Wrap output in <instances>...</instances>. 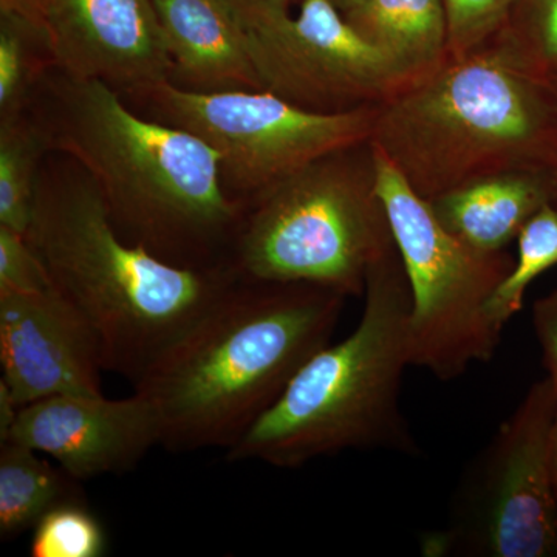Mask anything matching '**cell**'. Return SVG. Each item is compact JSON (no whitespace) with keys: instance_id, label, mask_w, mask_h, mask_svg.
Segmentation results:
<instances>
[{"instance_id":"obj_1","label":"cell","mask_w":557,"mask_h":557,"mask_svg":"<svg viewBox=\"0 0 557 557\" xmlns=\"http://www.w3.org/2000/svg\"><path fill=\"white\" fill-rule=\"evenodd\" d=\"M51 152L83 166L121 237L186 269H228L245 208L207 141L141 115L100 81L53 69L30 109Z\"/></svg>"},{"instance_id":"obj_2","label":"cell","mask_w":557,"mask_h":557,"mask_svg":"<svg viewBox=\"0 0 557 557\" xmlns=\"http://www.w3.org/2000/svg\"><path fill=\"white\" fill-rule=\"evenodd\" d=\"M347 296L236 281L135 384L171 453L231 449L329 346Z\"/></svg>"},{"instance_id":"obj_3","label":"cell","mask_w":557,"mask_h":557,"mask_svg":"<svg viewBox=\"0 0 557 557\" xmlns=\"http://www.w3.org/2000/svg\"><path fill=\"white\" fill-rule=\"evenodd\" d=\"M25 236L89 325L102 368L134 386L237 281L228 269L174 265L123 239L97 183L60 152L44 161Z\"/></svg>"},{"instance_id":"obj_4","label":"cell","mask_w":557,"mask_h":557,"mask_svg":"<svg viewBox=\"0 0 557 557\" xmlns=\"http://www.w3.org/2000/svg\"><path fill=\"white\" fill-rule=\"evenodd\" d=\"M370 143L426 201L500 172L557 168L552 78L493 36L381 102Z\"/></svg>"},{"instance_id":"obj_5","label":"cell","mask_w":557,"mask_h":557,"mask_svg":"<svg viewBox=\"0 0 557 557\" xmlns=\"http://www.w3.org/2000/svg\"><path fill=\"white\" fill-rule=\"evenodd\" d=\"M364 296L357 329L298 370L226 460L295 469L347 449L418 453L399 409L403 373L412 366V293L398 248L373 263Z\"/></svg>"},{"instance_id":"obj_6","label":"cell","mask_w":557,"mask_h":557,"mask_svg":"<svg viewBox=\"0 0 557 557\" xmlns=\"http://www.w3.org/2000/svg\"><path fill=\"white\" fill-rule=\"evenodd\" d=\"M397 248L364 141L311 161L245 212L228 260L237 281L311 284L364 296L373 263Z\"/></svg>"},{"instance_id":"obj_7","label":"cell","mask_w":557,"mask_h":557,"mask_svg":"<svg viewBox=\"0 0 557 557\" xmlns=\"http://www.w3.org/2000/svg\"><path fill=\"white\" fill-rule=\"evenodd\" d=\"M375 153L381 199L412 293V366L442 381L456 380L496 354L504 329L487 306L516 260L505 249L485 251L454 236L428 201Z\"/></svg>"},{"instance_id":"obj_8","label":"cell","mask_w":557,"mask_h":557,"mask_svg":"<svg viewBox=\"0 0 557 557\" xmlns=\"http://www.w3.org/2000/svg\"><path fill=\"white\" fill-rule=\"evenodd\" d=\"M123 98L141 115L207 141L220 156L226 193L245 212L311 161L370 141L380 106L329 115L296 108L267 90L197 94L171 81Z\"/></svg>"},{"instance_id":"obj_9","label":"cell","mask_w":557,"mask_h":557,"mask_svg":"<svg viewBox=\"0 0 557 557\" xmlns=\"http://www.w3.org/2000/svg\"><path fill=\"white\" fill-rule=\"evenodd\" d=\"M557 392L537 381L469 465L443 530L423 539L426 556H557L549 434Z\"/></svg>"},{"instance_id":"obj_10","label":"cell","mask_w":557,"mask_h":557,"mask_svg":"<svg viewBox=\"0 0 557 557\" xmlns=\"http://www.w3.org/2000/svg\"><path fill=\"white\" fill-rule=\"evenodd\" d=\"M248 47L263 90L309 112L373 108L406 86L330 0H299L298 13L249 32Z\"/></svg>"},{"instance_id":"obj_11","label":"cell","mask_w":557,"mask_h":557,"mask_svg":"<svg viewBox=\"0 0 557 557\" xmlns=\"http://www.w3.org/2000/svg\"><path fill=\"white\" fill-rule=\"evenodd\" d=\"M57 69L121 97L171 81L152 0H39Z\"/></svg>"},{"instance_id":"obj_12","label":"cell","mask_w":557,"mask_h":557,"mask_svg":"<svg viewBox=\"0 0 557 557\" xmlns=\"http://www.w3.org/2000/svg\"><path fill=\"white\" fill-rule=\"evenodd\" d=\"M0 381L20 408L58 395H101L100 347L54 288L0 293Z\"/></svg>"},{"instance_id":"obj_13","label":"cell","mask_w":557,"mask_h":557,"mask_svg":"<svg viewBox=\"0 0 557 557\" xmlns=\"http://www.w3.org/2000/svg\"><path fill=\"white\" fill-rule=\"evenodd\" d=\"M49 456L76 480L123 474L160 445L159 423L148 401L104 395H58L20 410L2 442Z\"/></svg>"},{"instance_id":"obj_14","label":"cell","mask_w":557,"mask_h":557,"mask_svg":"<svg viewBox=\"0 0 557 557\" xmlns=\"http://www.w3.org/2000/svg\"><path fill=\"white\" fill-rule=\"evenodd\" d=\"M172 61L171 83L197 94L263 90L248 33L219 0H152Z\"/></svg>"},{"instance_id":"obj_15","label":"cell","mask_w":557,"mask_h":557,"mask_svg":"<svg viewBox=\"0 0 557 557\" xmlns=\"http://www.w3.org/2000/svg\"><path fill=\"white\" fill-rule=\"evenodd\" d=\"M454 236L504 251L542 208L557 207V168L500 172L428 201Z\"/></svg>"},{"instance_id":"obj_16","label":"cell","mask_w":557,"mask_h":557,"mask_svg":"<svg viewBox=\"0 0 557 557\" xmlns=\"http://www.w3.org/2000/svg\"><path fill=\"white\" fill-rule=\"evenodd\" d=\"M344 17L394 65L406 84L431 75L449 61L445 0H362Z\"/></svg>"},{"instance_id":"obj_17","label":"cell","mask_w":557,"mask_h":557,"mask_svg":"<svg viewBox=\"0 0 557 557\" xmlns=\"http://www.w3.org/2000/svg\"><path fill=\"white\" fill-rule=\"evenodd\" d=\"M76 482L36 450L13 442L0 443V537L10 541L20 536L51 508L81 498Z\"/></svg>"},{"instance_id":"obj_18","label":"cell","mask_w":557,"mask_h":557,"mask_svg":"<svg viewBox=\"0 0 557 557\" xmlns=\"http://www.w3.org/2000/svg\"><path fill=\"white\" fill-rule=\"evenodd\" d=\"M53 69L57 61L42 11L0 7V121L27 112Z\"/></svg>"},{"instance_id":"obj_19","label":"cell","mask_w":557,"mask_h":557,"mask_svg":"<svg viewBox=\"0 0 557 557\" xmlns=\"http://www.w3.org/2000/svg\"><path fill=\"white\" fill-rule=\"evenodd\" d=\"M50 152L46 131L32 110L0 121V225L27 234L40 170Z\"/></svg>"},{"instance_id":"obj_20","label":"cell","mask_w":557,"mask_h":557,"mask_svg":"<svg viewBox=\"0 0 557 557\" xmlns=\"http://www.w3.org/2000/svg\"><path fill=\"white\" fill-rule=\"evenodd\" d=\"M515 269L490 300L491 318L500 329L518 314L528 287L545 271L557 265V207H545L528 220L518 236Z\"/></svg>"},{"instance_id":"obj_21","label":"cell","mask_w":557,"mask_h":557,"mask_svg":"<svg viewBox=\"0 0 557 557\" xmlns=\"http://www.w3.org/2000/svg\"><path fill=\"white\" fill-rule=\"evenodd\" d=\"M494 38L528 69L557 73V0H511Z\"/></svg>"},{"instance_id":"obj_22","label":"cell","mask_w":557,"mask_h":557,"mask_svg":"<svg viewBox=\"0 0 557 557\" xmlns=\"http://www.w3.org/2000/svg\"><path fill=\"white\" fill-rule=\"evenodd\" d=\"M106 549L104 527L81 498L62 502L32 528L33 557H100Z\"/></svg>"},{"instance_id":"obj_23","label":"cell","mask_w":557,"mask_h":557,"mask_svg":"<svg viewBox=\"0 0 557 557\" xmlns=\"http://www.w3.org/2000/svg\"><path fill=\"white\" fill-rule=\"evenodd\" d=\"M511 0H445L450 58H461L493 38L507 17Z\"/></svg>"},{"instance_id":"obj_24","label":"cell","mask_w":557,"mask_h":557,"mask_svg":"<svg viewBox=\"0 0 557 557\" xmlns=\"http://www.w3.org/2000/svg\"><path fill=\"white\" fill-rule=\"evenodd\" d=\"M53 288L49 271L25 234L0 225V293H42Z\"/></svg>"},{"instance_id":"obj_25","label":"cell","mask_w":557,"mask_h":557,"mask_svg":"<svg viewBox=\"0 0 557 557\" xmlns=\"http://www.w3.org/2000/svg\"><path fill=\"white\" fill-rule=\"evenodd\" d=\"M533 325L542 350L547 379L557 392V289L537 299L533 307Z\"/></svg>"},{"instance_id":"obj_26","label":"cell","mask_w":557,"mask_h":557,"mask_svg":"<svg viewBox=\"0 0 557 557\" xmlns=\"http://www.w3.org/2000/svg\"><path fill=\"white\" fill-rule=\"evenodd\" d=\"M245 32H256L288 16L296 0H219ZM299 2V0H298Z\"/></svg>"},{"instance_id":"obj_27","label":"cell","mask_w":557,"mask_h":557,"mask_svg":"<svg viewBox=\"0 0 557 557\" xmlns=\"http://www.w3.org/2000/svg\"><path fill=\"white\" fill-rule=\"evenodd\" d=\"M20 406L11 397L9 388L0 381V442L7 438L14 421L20 416Z\"/></svg>"},{"instance_id":"obj_28","label":"cell","mask_w":557,"mask_h":557,"mask_svg":"<svg viewBox=\"0 0 557 557\" xmlns=\"http://www.w3.org/2000/svg\"><path fill=\"white\" fill-rule=\"evenodd\" d=\"M548 467L549 480H552L553 497H555L557 509V413L555 423H553L552 434H549Z\"/></svg>"},{"instance_id":"obj_29","label":"cell","mask_w":557,"mask_h":557,"mask_svg":"<svg viewBox=\"0 0 557 557\" xmlns=\"http://www.w3.org/2000/svg\"><path fill=\"white\" fill-rule=\"evenodd\" d=\"M330 2L333 3V5L336 7L341 11V13H347V11H350L351 9H355V7L359 5V3L362 2V0H330Z\"/></svg>"},{"instance_id":"obj_30","label":"cell","mask_w":557,"mask_h":557,"mask_svg":"<svg viewBox=\"0 0 557 557\" xmlns=\"http://www.w3.org/2000/svg\"><path fill=\"white\" fill-rule=\"evenodd\" d=\"M552 84H553V89H555L556 101H557V73H556V75L552 76Z\"/></svg>"}]
</instances>
